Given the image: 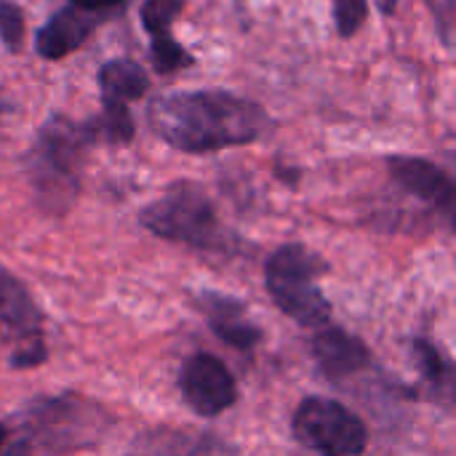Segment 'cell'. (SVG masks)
<instances>
[{"instance_id": "1", "label": "cell", "mask_w": 456, "mask_h": 456, "mask_svg": "<svg viewBox=\"0 0 456 456\" xmlns=\"http://www.w3.org/2000/svg\"><path fill=\"white\" fill-rule=\"evenodd\" d=\"M155 134L182 152H214L251 144L270 128L267 112L230 91H176L147 110Z\"/></svg>"}, {"instance_id": "12", "label": "cell", "mask_w": 456, "mask_h": 456, "mask_svg": "<svg viewBox=\"0 0 456 456\" xmlns=\"http://www.w3.org/2000/svg\"><path fill=\"white\" fill-rule=\"evenodd\" d=\"M99 16L94 11H83V8H61L56 11L35 35V48L43 59L56 61L64 59L67 53H72L75 48H80L88 35L96 29Z\"/></svg>"}, {"instance_id": "8", "label": "cell", "mask_w": 456, "mask_h": 456, "mask_svg": "<svg viewBox=\"0 0 456 456\" xmlns=\"http://www.w3.org/2000/svg\"><path fill=\"white\" fill-rule=\"evenodd\" d=\"M179 393L200 417H219L238 401V385L230 369L208 353H195L179 371Z\"/></svg>"}, {"instance_id": "19", "label": "cell", "mask_w": 456, "mask_h": 456, "mask_svg": "<svg viewBox=\"0 0 456 456\" xmlns=\"http://www.w3.org/2000/svg\"><path fill=\"white\" fill-rule=\"evenodd\" d=\"M334 19L342 37H353L369 19V0H334Z\"/></svg>"}, {"instance_id": "18", "label": "cell", "mask_w": 456, "mask_h": 456, "mask_svg": "<svg viewBox=\"0 0 456 456\" xmlns=\"http://www.w3.org/2000/svg\"><path fill=\"white\" fill-rule=\"evenodd\" d=\"M150 53H152V67L160 75H171V72H179V69L195 64V59L174 40V35H168V37H152Z\"/></svg>"}, {"instance_id": "23", "label": "cell", "mask_w": 456, "mask_h": 456, "mask_svg": "<svg viewBox=\"0 0 456 456\" xmlns=\"http://www.w3.org/2000/svg\"><path fill=\"white\" fill-rule=\"evenodd\" d=\"M393 8H395V0H382V11H385V13H390Z\"/></svg>"}, {"instance_id": "16", "label": "cell", "mask_w": 456, "mask_h": 456, "mask_svg": "<svg viewBox=\"0 0 456 456\" xmlns=\"http://www.w3.org/2000/svg\"><path fill=\"white\" fill-rule=\"evenodd\" d=\"M414 355H417V363L422 369V377L430 382V387L436 393H452L454 387V371H452V363L444 358V353L425 342V339H414Z\"/></svg>"}, {"instance_id": "15", "label": "cell", "mask_w": 456, "mask_h": 456, "mask_svg": "<svg viewBox=\"0 0 456 456\" xmlns=\"http://www.w3.org/2000/svg\"><path fill=\"white\" fill-rule=\"evenodd\" d=\"M102 115L94 118V120H86L94 142H110V144H128L134 139V118H131V110L128 104L123 102H107L102 99Z\"/></svg>"}, {"instance_id": "24", "label": "cell", "mask_w": 456, "mask_h": 456, "mask_svg": "<svg viewBox=\"0 0 456 456\" xmlns=\"http://www.w3.org/2000/svg\"><path fill=\"white\" fill-rule=\"evenodd\" d=\"M5 112H8V102H5V99L0 96V118H3Z\"/></svg>"}, {"instance_id": "3", "label": "cell", "mask_w": 456, "mask_h": 456, "mask_svg": "<svg viewBox=\"0 0 456 456\" xmlns=\"http://www.w3.org/2000/svg\"><path fill=\"white\" fill-rule=\"evenodd\" d=\"M139 222L144 230L171 243H182L208 254L235 251V238L222 224L216 206L198 184L190 182L168 187L139 214Z\"/></svg>"}, {"instance_id": "20", "label": "cell", "mask_w": 456, "mask_h": 456, "mask_svg": "<svg viewBox=\"0 0 456 456\" xmlns=\"http://www.w3.org/2000/svg\"><path fill=\"white\" fill-rule=\"evenodd\" d=\"M0 40L8 51H19L24 40V13L11 0H0Z\"/></svg>"}, {"instance_id": "13", "label": "cell", "mask_w": 456, "mask_h": 456, "mask_svg": "<svg viewBox=\"0 0 456 456\" xmlns=\"http://www.w3.org/2000/svg\"><path fill=\"white\" fill-rule=\"evenodd\" d=\"M126 456H222V444L211 433L160 428L142 433Z\"/></svg>"}, {"instance_id": "22", "label": "cell", "mask_w": 456, "mask_h": 456, "mask_svg": "<svg viewBox=\"0 0 456 456\" xmlns=\"http://www.w3.org/2000/svg\"><path fill=\"white\" fill-rule=\"evenodd\" d=\"M5 441H8V425L0 422V454H3V449H5Z\"/></svg>"}, {"instance_id": "9", "label": "cell", "mask_w": 456, "mask_h": 456, "mask_svg": "<svg viewBox=\"0 0 456 456\" xmlns=\"http://www.w3.org/2000/svg\"><path fill=\"white\" fill-rule=\"evenodd\" d=\"M198 307L206 315L211 331L238 353H254L262 342V329L251 321L246 305L219 291H200Z\"/></svg>"}, {"instance_id": "6", "label": "cell", "mask_w": 456, "mask_h": 456, "mask_svg": "<svg viewBox=\"0 0 456 456\" xmlns=\"http://www.w3.org/2000/svg\"><path fill=\"white\" fill-rule=\"evenodd\" d=\"M291 433L299 446L321 456H361L369 446L366 422L345 403L323 395H310L299 403Z\"/></svg>"}, {"instance_id": "14", "label": "cell", "mask_w": 456, "mask_h": 456, "mask_svg": "<svg viewBox=\"0 0 456 456\" xmlns=\"http://www.w3.org/2000/svg\"><path fill=\"white\" fill-rule=\"evenodd\" d=\"M99 88H102V99L126 104V102L147 94L150 77L142 69V64H136L131 59H112V61L102 64V69H99Z\"/></svg>"}, {"instance_id": "2", "label": "cell", "mask_w": 456, "mask_h": 456, "mask_svg": "<svg viewBox=\"0 0 456 456\" xmlns=\"http://www.w3.org/2000/svg\"><path fill=\"white\" fill-rule=\"evenodd\" d=\"M110 428V417L75 393L45 395L19 414L16 438L5 441L3 456H67L94 446Z\"/></svg>"}, {"instance_id": "11", "label": "cell", "mask_w": 456, "mask_h": 456, "mask_svg": "<svg viewBox=\"0 0 456 456\" xmlns=\"http://www.w3.org/2000/svg\"><path fill=\"white\" fill-rule=\"evenodd\" d=\"M313 358L318 369L334 382H342L371 366L369 347L339 326H321L313 339Z\"/></svg>"}, {"instance_id": "4", "label": "cell", "mask_w": 456, "mask_h": 456, "mask_svg": "<svg viewBox=\"0 0 456 456\" xmlns=\"http://www.w3.org/2000/svg\"><path fill=\"white\" fill-rule=\"evenodd\" d=\"M329 265L302 243L281 246L265 265V283L283 315L305 329H321L331 318V302L318 286Z\"/></svg>"}, {"instance_id": "21", "label": "cell", "mask_w": 456, "mask_h": 456, "mask_svg": "<svg viewBox=\"0 0 456 456\" xmlns=\"http://www.w3.org/2000/svg\"><path fill=\"white\" fill-rule=\"evenodd\" d=\"M120 3H126V0H69V5L83 8V11H94V13L110 11V8H115V5H120Z\"/></svg>"}, {"instance_id": "7", "label": "cell", "mask_w": 456, "mask_h": 456, "mask_svg": "<svg viewBox=\"0 0 456 456\" xmlns=\"http://www.w3.org/2000/svg\"><path fill=\"white\" fill-rule=\"evenodd\" d=\"M0 334L13 339L11 366L32 369L45 361L48 350L40 331V313L24 286L5 270H0Z\"/></svg>"}, {"instance_id": "5", "label": "cell", "mask_w": 456, "mask_h": 456, "mask_svg": "<svg viewBox=\"0 0 456 456\" xmlns=\"http://www.w3.org/2000/svg\"><path fill=\"white\" fill-rule=\"evenodd\" d=\"M94 144L86 123L51 118L32 152V179L48 206H67L77 190V171L83 150Z\"/></svg>"}, {"instance_id": "17", "label": "cell", "mask_w": 456, "mask_h": 456, "mask_svg": "<svg viewBox=\"0 0 456 456\" xmlns=\"http://www.w3.org/2000/svg\"><path fill=\"white\" fill-rule=\"evenodd\" d=\"M182 8H184V0H144L139 16L150 37H168Z\"/></svg>"}, {"instance_id": "10", "label": "cell", "mask_w": 456, "mask_h": 456, "mask_svg": "<svg viewBox=\"0 0 456 456\" xmlns=\"http://www.w3.org/2000/svg\"><path fill=\"white\" fill-rule=\"evenodd\" d=\"M387 168H390V176L409 195H414L417 200L436 206L438 211L452 216V211H454V182L444 168H438L430 160L411 158V155L387 158Z\"/></svg>"}]
</instances>
